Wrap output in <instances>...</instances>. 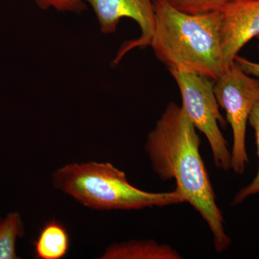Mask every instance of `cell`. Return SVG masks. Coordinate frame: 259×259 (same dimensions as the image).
<instances>
[{
  "label": "cell",
  "instance_id": "7c38bea8",
  "mask_svg": "<svg viewBox=\"0 0 259 259\" xmlns=\"http://www.w3.org/2000/svg\"><path fill=\"white\" fill-rule=\"evenodd\" d=\"M248 122H249L250 125L254 130L257 152H258L259 160V102L255 104L253 110L250 112ZM257 194H259V163L256 176L252 181L251 183L247 185L246 187H243L237 192L234 198H233L232 205H238V204L244 202L248 197Z\"/></svg>",
  "mask_w": 259,
  "mask_h": 259
},
{
  "label": "cell",
  "instance_id": "ba28073f",
  "mask_svg": "<svg viewBox=\"0 0 259 259\" xmlns=\"http://www.w3.org/2000/svg\"><path fill=\"white\" fill-rule=\"evenodd\" d=\"M102 259H181L182 255L167 244H159L154 240L136 241L110 245Z\"/></svg>",
  "mask_w": 259,
  "mask_h": 259
},
{
  "label": "cell",
  "instance_id": "5b68a950",
  "mask_svg": "<svg viewBox=\"0 0 259 259\" xmlns=\"http://www.w3.org/2000/svg\"><path fill=\"white\" fill-rule=\"evenodd\" d=\"M214 91L218 105L226 111L227 121L233 130L231 169L243 175L249 162L245 136L250 112L259 102V78L251 77L234 62L214 80Z\"/></svg>",
  "mask_w": 259,
  "mask_h": 259
},
{
  "label": "cell",
  "instance_id": "3957f363",
  "mask_svg": "<svg viewBox=\"0 0 259 259\" xmlns=\"http://www.w3.org/2000/svg\"><path fill=\"white\" fill-rule=\"evenodd\" d=\"M52 182L58 190L97 210H131L186 202L177 187L161 193L140 190L130 183L123 171L108 162L65 165L53 173Z\"/></svg>",
  "mask_w": 259,
  "mask_h": 259
},
{
  "label": "cell",
  "instance_id": "30bf717a",
  "mask_svg": "<svg viewBox=\"0 0 259 259\" xmlns=\"http://www.w3.org/2000/svg\"><path fill=\"white\" fill-rule=\"evenodd\" d=\"M23 219L18 212H10L0 225V259H18L16 243L23 237Z\"/></svg>",
  "mask_w": 259,
  "mask_h": 259
},
{
  "label": "cell",
  "instance_id": "8fae6325",
  "mask_svg": "<svg viewBox=\"0 0 259 259\" xmlns=\"http://www.w3.org/2000/svg\"><path fill=\"white\" fill-rule=\"evenodd\" d=\"M187 14L220 11L230 0H158Z\"/></svg>",
  "mask_w": 259,
  "mask_h": 259
},
{
  "label": "cell",
  "instance_id": "2e32d148",
  "mask_svg": "<svg viewBox=\"0 0 259 259\" xmlns=\"http://www.w3.org/2000/svg\"><path fill=\"white\" fill-rule=\"evenodd\" d=\"M257 38H258V40H259V36L257 37ZM258 50H259V44H258Z\"/></svg>",
  "mask_w": 259,
  "mask_h": 259
},
{
  "label": "cell",
  "instance_id": "9c48e42d",
  "mask_svg": "<svg viewBox=\"0 0 259 259\" xmlns=\"http://www.w3.org/2000/svg\"><path fill=\"white\" fill-rule=\"evenodd\" d=\"M34 245L37 258H64L69 249V233L59 221H51L42 227Z\"/></svg>",
  "mask_w": 259,
  "mask_h": 259
},
{
  "label": "cell",
  "instance_id": "6da1fadb",
  "mask_svg": "<svg viewBox=\"0 0 259 259\" xmlns=\"http://www.w3.org/2000/svg\"><path fill=\"white\" fill-rule=\"evenodd\" d=\"M183 107L171 102L148 134L145 151L153 171L162 181H176L177 188L203 218L213 245L222 253L231 245L225 220L216 202L208 171L199 152L200 138Z\"/></svg>",
  "mask_w": 259,
  "mask_h": 259
},
{
  "label": "cell",
  "instance_id": "7a4b0ae2",
  "mask_svg": "<svg viewBox=\"0 0 259 259\" xmlns=\"http://www.w3.org/2000/svg\"><path fill=\"white\" fill-rule=\"evenodd\" d=\"M156 24L150 47L168 71L216 80L229 69L221 42V12L187 14L153 0Z\"/></svg>",
  "mask_w": 259,
  "mask_h": 259
},
{
  "label": "cell",
  "instance_id": "52a82bcc",
  "mask_svg": "<svg viewBox=\"0 0 259 259\" xmlns=\"http://www.w3.org/2000/svg\"><path fill=\"white\" fill-rule=\"evenodd\" d=\"M220 12L221 48L230 67L245 44L259 36V0H230Z\"/></svg>",
  "mask_w": 259,
  "mask_h": 259
},
{
  "label": "cell",
  "instance_id": "277c9868",
  "mask_svg": "<svg viewBox=\"0 0 259 259\" xmlns=\"http://www.w3.org/2000/svg\"><path fill=\"white\" fill-rule=\"evenodd\" d=\"M180 89L184 110L196 128L205 136L212 151L213 161L218 169H231V152L220 125L226 121L219 110L214 91V81L199 75L169 71Z\"/></svg>",
  "mask_w": 259,
  "mask_h": 259
},
{
  "label": "cell",
  "instance_id": "8992f818",
  "mask_svg": "<svg viewBox=\"0 0 259 259\" xmlns=\"http://www.w3.org/2000/svg\"><path fill=\"white\" fill-rule=\"evenodd\" d=\"M91 5L103 33L115 32L121 19L134 20L141 28L139 38L127 41L117 53L114 64H117L128 51L150 46L156 24L153 0H84Z\"/></svg>",
  "mask_w": 259,
  "mask_h": 259
},
{
  "label": "cell",
  "instance_id": "5bb4252c",
  "mask_svg": "<svg viewBox=\"0 0 259 259\" xmlns=\"http://www.w3.org/2000/svg\"><path fill=\"white\" fill-rule=\"evenodd\" d=\"M236 63L241 69L250 76H256L259 78V64L248 60L241 56H237L235 59Z\"/></svg>",
  "mask_w": 259,
  "mask_h": 259
},
{
  "label": "cell",
  "instance_id": "4fadbf2b",
  "mask_svg": "<svg viewBox=\"0 0 259 259\" xmlns=\"http://www.w3.org/2000/svg\"><path fill=\"white\" fill-rule=\"evenodd\" d=\"M39 8L42 10L54 8L59 12L79 13L86 10L84 0H35Z\"/></svg>",
  "mask_w": 259,
  "mask_h": 259
},
{
  "label": "cell",
  "instance_id": "9a60e30c",
  "mask_svg": "<svg viewBox=\"0 0 259 259\" xmlns=\"http://www.w3.org/2000/svg\"><path fill=\"white\" fill-rule=\"evenodd\" d=\"M3 220L1 218H0V225H1L2 222H3Z\"/></svg>",
  "mask_w": 259,
  "mask_h": 259
}]
</instances>
